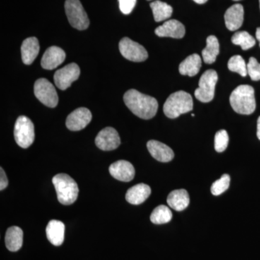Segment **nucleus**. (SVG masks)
<instances>
[{
	"mask_svg": "<svg viewBox=\"0 0 260 260\" xmlns=\"http://www.w3.org/2000/svg\"><path fill=\"white\" fill-rule=\"evenodd\" d=\"M244 8L242 5H232L225 13V23L229 30L235 31L242 27L244 22Z\"/></svg>",
	"mask_w": 260,
	"mask_h": 260,
	"instance_id": "17",
	"label": "nucleus"
},
{
	"mask_svg": "<svg viewBox=\"0 0 260 260\" xmlns=\"http://www.w3.org/2000/svg\"><path fill=\"white\" fill-rule=\"evenodd\" d=\"M259 8H260V0H259Z\"/></svg>",
	"mask_w": 260,
	"mask_h": 260,
	"instance_id": "38",
	"label": "nucleus"
},
{
	"mask_svg": "<svg viewBox=\"0 0 260 260\" xmlns=\"http://www.w3.org/2000/svg\"><path fill=\"white\" fill-rule=\"evenodd\" d=\"M39 40L36 37H30L23 41L21 46L22 60L24 64H31L39 54Z\"/></svg>",
	"mask_w": 260,
	"mask_h": 260,
	"instance_id": "19",
	"label": "nucleus"
},
{
	"mask_svg": "<svg viewBox=\"0 0 260 260\" xmlns=\"http://www.w3.org/2000/svg\"><path fill=\"white\" fill-rule=\"evenodd\" d=\"M201 66V57L198 54H193L187 56L179 65V73L182 75L193 77L198 74Z\"/></svg>",
	"mask_w": 260,
	"mask_h": 260,
	"instance_id": "23",
	"label": "nucleus"
},
{
	"mask_svg": "<svg viewBox=\"0 0 260 260\" xmlns=\"http://www.w3.org/2000/svg\"><path fill=\"white\" fill-rule=\"evenodd\" d=\"M92 119L91 112L86 108H78L67 118L66 126L71 131H80L86 127Z\"/></svg>",
	"mask_w": 260,
	"mask_h": 260,
	"instance_id": "12",
	"label": "nucleus"
},
{
	"mask_svg": "<svg viewBox=\"0 0 260 260\" xmlns=\"http://www.w3.org/2000/svg\"><path fill=\"white\" fill-rule=\"evenodd\" d=\"M66 54L61 48L53 46L48 48L42 59V67L45 70H54L62 64Z\"/></svg>",
	"mask_w": 260,
	"mask_h": 260,
	"instance_id": "14",
	"label": "nucleus"
},
{
	"mask_svg": "<svg viewBox=\"0 0 260 260\" xmlns=\"http://www.w3.org/2000/svg\"><path fill=\"white\" fill-rule=\"evenodd\" d=\"M126 107L135 115L143 119H150L158 112V104L155 98L135 90H127L124 95Z\"/></svg>",
	"mask_w": 260,
	"mask_h": 260,
	"instance_id": "1",
	"label": "nucleus"
},
{
	"mask_svg": "<svg viewBox=\"0 0 260 260\" xmlns=\"http://www.w3.org/2000/svg\"><path fill=\"white\" fill-rule=\"evenodd\" d=\"M109 173L114 179L128 182L134 179L135 168L131 162L126 160H118L109 167Z\"/></svg>",
	"mask_w": 260,
	"mask_h": 260,
	"instance_id": "13",
	"label": "nucleus"
},
{
	"mask_svg": "<svg viewBox=\"0 0 260 260\" xmlns=\"http://www.w3.org/2000/svg\"><path fill=\"white\" fill-rule=\"evenodd\" d=\"M167 203L172 209L177 211L185 210L189 205V196L185 189L172 191L167 198Z\"/></svg>",
	"mask_w": 260,
	"mask_h": 260,
	"instance_id": "21",
	"label": "nucleus"
},
{
	"mask_svg": "<svg viewBox=\"0 0 260 260\" xmlns=\"http://www.w3.org/2000/svg\"><path fill=\"white\" fill-rule=\"evenodd\" d=\"M151 194L150 186L145 184H138L126 191V200L132 205H140L144 203Z\"/></svg>",
	"mask_w": 260,
	"mask_h": 260,
	"instance_id": "18",
	"label": "nucleus"
},
{
	"mask_svg": "<svg viewBox=\"0 0 260 260\" xmlns=\"http://www.w3.org/2000/svg\"><path fill=\"white\" fill-rule=\"evenodd\" d=\"M228 68L231 71L237 73L241 76L246 77L248 75L247 65L242 56H233L228 62Z\"/></svg>",
	"mask_w": 260,
	"mask_h": 260,
	"instance_id": "28",
	"label": "nucleus"
},
{
	"mask_svg": "<svg viewBox=\"0 0 260 260\" xmlns=\"http://www.w3.org/2000/svg\"><path fill=\"white\" fill-rule=\"evenodd\" d=\"M229 137L225 130L218 131L215 136V149L218 153L225 151L229 145Z\"/></svg>",
	"mask_w": 260,
	"mask_h": 260,
	"instance_id": "30",
	"label": "nucleus"
},
{
	"mask_svg": "<svg viewBox=\"0 0 260 260\" xmlns=\"http://www.w3.org/2000/svg\"><path fill=\"white\" fill-rule=\"evenodd\" d=\"M193 109V100L190 94L183 90L169 95L164 105V112L167 117L175 119L181 114L191 112Z\"/></svg>",
	"mask_w": 260,
	"mask_h": 260,
	"instance_id": "4",
	"label": "nucleus"
},
{
	"mask_svg": "<svg viewBox=\"0 0 260 260\" xmlns=\"http://www.w3.org/2000/svg\"><path fill=\"white\" fill-rule=\"evenodd\" d=\"M256 135H257L258 139L260 140V116L257 119V133H256Z\"/></svg>",
	"mask_w": 260,
	"mask_h": 260,
	"instance_id": "34",
	"label": "nucleus"
},
{
	"mask_svg": "<svg viewBox=\"0 0 260 260\" xmlns=\"http://www.w3.org/2000/svg\"><path fill=\"white\" fill-rule=\"evenodd\" d=\"M172 216V211L168 207L165 205H159L155 208L150 215V220L154 224L161 225L170 222Z\"/></svg>",
	"mask_w": 260,
	"mask_h": 260,
	"instance_id": "26",
	"label": "nucleus"
},
{
	"mask_svg": "<svg viewBox=\"0 0 260 260\" xmlns=\"http://www.w3.org/2000/svg\"><path fill=\"white\" fill-rule=\"evenodd\" d=\"M8 185V179L3 168L0 169V190L3 191Z\"/></svg>",
	"mask_w": 260,
	"mask_h": 260,
	"instance_id": "33",
	"label": "nucleus"
},
{
	"mask_svg": "<svg viewBox=\"0 0 260 260\" xmlns=\"http://www.w3.org/2000/svg\"><path fill=\"white\" fill-rule=\"evenodd\" d=\"M234 1H240V0H234Z\"/></svg>",
	"mask_w": 260,
	"mask_h": 260,
	"instance_id": "37",
	"label": "nucleus"
},
{
	"mask_svg": "<svg viewBox=\"0 0 260 260\" xmlns=\"http://www.w3.org/2000/svg\"><path fill=\"white\" fill-rule=\"evenodd\" d=\"M195 3H198V4H205V3L208 2V0H193Z\"/></svg>",
	"mask_w": 260,
	"mask_h": 260,
	"instance_id": "36",
	"label": "nucleus"
},
{
	"mask_svg": "<svg viewBox=\"0 0 260 260\" xmlns=\"http://www.w3.org/2000/svg\"><path fill=\"white\" fill-rule=\"evenodd\" d=\"M64 8L68 20L73 28L79 30L88 28L90 20L80 0H66Z\"/></svg>",
	"mask_w": 260,
	"mask_h": 260,
	"instance_id": "5",
	"label": "nucleus"
},
{
	"mask_svg": "<svg viewBox=\"0 0 260 260\" xmlns=\"http://www.w3.org/2000/svg\"><path fill=\"white\" fill-rule=\"evenodd\" d=\"M231 106L238 114L249 115L256 109L254 90L249 85L238 86L231 94Z\"/></svg>",
	"mask_w": 260,
	"mask_h": 260,
	"instance_id": "2",
	"label": "nucleus"
},
{
	"mask_svg": "<svg viewBox=\"0 0 260 260\" xmlns=\"http://www.w3.org/2000/svg\"><path fill=\"white\" fill-rule=\"evenodd\" d=\"M23 232L20 228H9L5 234V245L10 251H18L23 245Z\"/></svg>",
	"mask_w": 260,
	"mask_h": 260,
	"instance_id": "22",
	"label": "nucleus"
},
{
	"mask_svg": "<svg viewBox=\"0 0 260 260\" xmlns=\"http://www.w3.org/2000/svg\"><path fill=\"white\" fill-rule=\"evenodd\" d=\"M15 141L22 148H28L35 139L34 125L32 121L25 116H19L14 128Z\"/></svg>",
	"mask_w": 260,
	"mask_h": 260,
	"instance_id": "7",
	"label": "nucleus"
},
{
	"mask_svg": "<svg viewBox=\"0 0 260 260\" xmlns=\"http://www.w3.org/2000/svg\"><path fill=\"white\" fill-rule=\"evenodd\" d=\"M155 34L159 37H171L182 39L185 35L184 25L177 20L166 21L155 30Z\"/></svg>",
	"mask_w": 260,
	"mask_h": 260,
	"instance_id": "15",
	"label": "nucleus"
},
{
	"mask_svg": "<svg viewBox=\"0 0 260 260\" xmlns=\"http://www.w3.org/2000/svg\"><path fill=\"white\" fill-rule=\"evenodd\" d=\"M34 94L38 100L49 108H54L59 102L57 93L54 85L45 78L37 80L34 84Z\"/></svg>",
	"mask_w": 260,
	"mask_h": 260,
	"instance_id": "8",
	"label": "nucleus"
},
{
	"mask_svg": "<svg viewBox=\"0 0 260 260\" xmlns=\"http://www.w3.org/2000/svg\"><path fill=\"white\" fill-rule=\"evenodd\" d=\"M232 42L235 45L240 46L243 50H248L256 44L254 37L246 31L236 32L232 38Z\"/></svg>",
	"mask_w": 260,
	"mask_h": 260,
	"instance_id": "27",
	"label": "nucleus"
},
{
	"mask_svg": "<svg viewBox=\"0 0 260 260\" xmlns=\"http://www.w3.org/2000/svg\"><path fill=\"white\" fill-rule=\"evenodd\" d=\"M256 39H257V40L259 41L260 46V28H258L257 29H256Z\"/></svg>",
	"mask_w": 260,
	"mask_h": 260,
	"instance_id": "35",
	"label": "nucleus"
},
{
	"mask_svg": "<svg viewBox=\"0 0 260 260\" xmlns=\"http://www.w3.org/2000/svg\"><path fill=\"white\" fill-rule=\"evenodd\" d=\"M57 199L61 204H73L78 199L79 189L76 181L66 174H58L52 179Z\"/></svg>",
	"mask_w": 260,
	"mask_h": 260,
	"instance_id": "3",
	"label": "nucleus"
},
{
	"mask_svg": "<svg viewBox=\"0 0 260 260\" xmlns=\"http://www.w3.org/2000/svg\"><path fill=\"white\" fill-rule=\"evenodd\" d=\"M147 148L150 155L158 161L167 162L171 161L174 158L172 149L156 140H150L147 143Z\"/></svg>",
	"mask_w": 260,
	"mask_h": 260,
	"instance_id": "16",
	"label": "nucleus"
},
{
	"mask_svg": "<svg viewBox=\"0 0 260 260\" xmlns=\"http://www.w3.org/2000/svg\"><path fill=\"white\" fill-rule=\"evenodd\" d=\"M80 70L76 63H70L61 69L58 70L54 76L56 86L61 90H66L73 82L79 78Z\"/></svg>",
	"mask_w": 260,
	"mask_h": 260,
	"instance_id": "10",
	"label": "nucleus"
},
{
	"mask_svg": "<svg viewBox=\"0 0 260 260\" xmlns=\"http://www.w3.org/2000/svg\"><path fill=\"white\" fill-rule=\"evenodd\" d=\"M218 79V73L215 70H208L205 71L200 78L199 88L195 90L194 95L196 99L203 103L213 101Z\"/></svg>",
	"mask_w": 260,
	"mask_h": 260,
	"instance_id": "6",
	"label": "nucleus"
},
{
	"mask_svg": "<svg viewBox=\"0 0 260 260\" xmlns=\"http://www.w3.org/2000/svg\"><path fill=\"white\" fill-rule=\"evenodd\" d=\"M95 143L101 150L110 151L119 148L121 140L117 131L114 128L108 126L98 134Z\"/></svg>",
	"mask_w": 260,
	"mask_h": 260,
	"instance_id": "11",
	"label": "nucleus"
},
{
	"mask_svg": "<svg viewBox=\"0 0 260 260\" xmlns=\"http://www.w3.org/2000/svg\"><path fill=\"white\" fill-rule=\"evenodd\" d=\"M248 75L254 81L260 80V64L254 57H251L247 64Z\"/></svg>",
	"mask_w": 260,
	"mask_h": 260,
	"instance_id": "31",
	"label": "nucleus"
},
{
	"mask_svg": "<svg viewBox=\"0 0 260 260\" xmlns=\"http://www.w3.org/2000/svg\"><path fill=\"white\" fill-rule=\"evenodd\" d=\"M219 54V42L215 36H210L207 39L206 47L202 51L203 60L207 64H213Z\"/></svg>",
	"mask_w": 260,
	"mask_h": 260,
	"instance_id": "24",
	"label": "nucleus"
},
{
	"mask_svg": "<svg viewBox=\"0 0 260 260\" xmlns=\"http://www.w3.org/2000/svg\"><path fill=\"white\" fill-rule=\"evenodd\" d=\"M64 232V224L57 220L49 221L46 229L48 240L54 246H60L63 244Z\"/></svg>",
	"mask_w": 260,
	"mask_h": 260,
	"instance_id": "20",
	"label": "nucleus"
},
{
	"mask_svg": "<svg viewBox=\"0 0 260 260\" xmlns=\"http://www.w3.org/2000/svg\"><path fill=\"white\" fill-rule=\"evenodd\" d=\"M154 19L155 22H161L167 20L172 16L173 8L172 6L167 3H162L161 1L156 0L153 3H150Z\"/></svg>",
	"mask_w": 260,
	"mask_h": 260,
	"instance_id": "25",
	"label": "nucleus"
},
{
	"mask_svg": "<svg viewBox=\"0 0 260 260\" xmlns=\"http://www.w3.org/2000/svg\"><path fill=\"white\" fill-rule=\"evenodd\" d=\"M119 47L121 55L128 60L141 62L148 59V54L146 49L129 38H123L119 42Z\"/></svg>",
	"mask_w": 260,
	"mask_h": 260,
	"instance_id": "9",
	"label": "nucleus"
},
{
	"mask_svg": "<svg viewBox=\"0 0 260 260\" xmlns=\"http://www.w3.org/2000/svg\"><path fill=\"white\" fill-rule=\"evenodd\" d=\"M137 0H119V8L121 13L129 15L134 9Z\"/></svg>",
	"mask_w": 260,
	"mask_h": 260,
	"instance_id": "32",
	"label": "nucleus"
},
{
	"mask_svg": "<svg viewBox=\"0 0 260 260\" xmlns=\"http://www.w3.org/2000/svg\"><path fill=\"white\" fill-rule=\"evenodd\" d=\"M230 176L229 174H223L218 180L215 181L212 184L211 192L215 196H218L225 192L230 185Z\"/></svg>",
	"mask_w": 260,
	"mask_h": 260,
	"instance_id": "29",
	"label": "nucleus"
}]
</instances>
